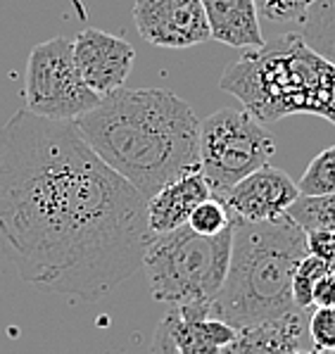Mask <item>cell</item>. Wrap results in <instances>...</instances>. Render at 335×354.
<instances>
[{
    "instance_id": "cell-1",
    "label": "cell",
    "mask_w": 335,
    "mask_h": 354,
    "mask_svg": "<svg viewBox=\"0 0 335 354\" xmlns=\"http://www.w3.org/2000/svg\"><path fill=\"white\" fill-rule=\"evenodd\" d=\"M148 200L74 122L21 110L0 129V250L21 281L100 297L143 266Z\"/></svg>"
},
{
    "instance_id": "cell-2",
    "label": "cell",
    "mask_w": 335,
    "mask_h": 354,
    "mask_svg": "<svg viewBox=\"0 0 335 354\" xmlns=\"http://www.w3.org/2000/svg\"><path fill=\"white\" fill-rule=\"evenodd\" d=\"M74 124L95 155L145 200L200 169V119L171 91L119 88Z\"/></svg>"
},
{
    "instance_id": "cell-3",
    "label": "cell",
    "mask_w": 335,
    "mask_h": 354,
    "mask_svg": "<svg viewBox=\"0 0 335 354\" xmlns=\"http://www.w3.org/2000/svg\"><path fill=\"white\" fill-rule=\"evenodd\" d=\"M229 274L214 297L209 317L245 330L293 317V276L307 257V233L288 214L274 221H242L231 216Z\"/></svg>"
},
{
    "instance_id": "cell-4",
    "label": "cell",
    "mask_w": 335,
    "mask_h": 354,
    "mask_svg": "<svg viewBox=\"0 0 335 354\" xmlns=\"http://www.w3.org/2000/svg\"><path fill=\"white\" fill-rule=\"evenodd\" d=\"M219 86L259 124L293 114L326 119L335 91V62L312 50L297 31H288L231 64Z\"/></svg>"
},
{
    "instance_id": "cell-5",
    "label": "cell",
    "mask_w": 335,
    "mask_h": 354,
    "mask_svg": "<svg viewBox=\"0 0 335 354\" xmlns=\"http://www.w3.org/2000/svg\"><path fill=\"white\" fill-rule=\"evenodd\" d=\"M231 236L233 224L212 238L200 236L191 226L155 236L143 257L153 297L169 307L207 304L212 309L229 274Z\"/></svg>"
},
{
    "instance_id": "cell-6",
    "label": "cell",
    "mask_w": 335,
    "mask_h": 354,
    "mask_svg": "<svg viewBox=\"0 0 335 354\" xmlns=\"http://www.w3.org/2000/svg\"><path fill=\"white\" fill-rule=\"evenodd\" d=\"M200 171L212 193L226 195L238 181L267 167L276 155V143L245 110L212 112L200 122Z\"/></svg>"
},
{
    "instance_id": "cell-7",
    "label": "cell",
    "mask_w": 335,
    "mask_h": 354,
    "mask_svg": "<svg viewBox=\"0 0 335 354\" xmlns=\"http://www.w3.org/2000/svg\"><path fill=\"white\" fill-rule=\"evenodd\" d=\"M100 100L81 79L72 38H50L31 50L24 76L26 112L52 122H77L95 110Z\"/></svg>"
},
{
    "instance_id": "cell-8",
    "label": "cell",
    "mask_w": 335,
    "mask_h": 354,
    "mask_svg": "<svg viewBox=\"0 0 335 354\" xmlns=\"http://www.w3.org/2000/svg\"><path fill=\"white\" fill-rule=\"evenodd\" d=\"M238 330L209 317L207 304H178L160 319L150 354H219Z\"/></svg>"
},
{
    "instance_id": "cell-9",
    "label": "cell",
    "mask_w": 335,
    "mask_h": 354,
    "mask_svg": "<svg viewBox=\"0 0 335 354\" xmlns=\"http://www.w3.org/2000/svg\"><path fill=\"white\" fill-rule=\"evenodd\" d=\"M133 24L138 34L157 48H193L209 41L202 0H136Z\"/></svg>"
},
{
    "instance_id": "cell-10",
    "label": "cell",
    "mask_w": 335,
    "mask_h": 354,
    "mask_svg": "<svg viewBox=\"0 0 335 354\" xmlns=\"http://www.w3.org/2000/svg\"><path fill=\"white\" fill-rule=\"evenodd\" d=\"M74 62L93 93L100 97L124 88L136 62V50L128 41L100 29H84L72 38Z\"/></svg>"
},
{
    "instance_id": "cell-11",
    "label": "cell",
    "mask_w": 335,
    "mask_h": 354,
    "mask_svg": "<svg viewBox=\"0 0 335 354\" xmlns=\"http://www.w3.org/2000/svg\"><path fill=\"white\" fill-rule=\"evenodd\" d=\"M297 198H300V190L293 178L283 169L267 165L238 181L224 195V205L236 219L259 224V221H274L288 214L290 205Z\"/></svg>"
},
{
    "instance_id": "cell-12",
    "label": "cell",
    "mask_w": 335,
    "mask_h": 354,
    "mask_svg": "<svg viewBox=\"0 0 335 354\" xmlns=\"http://www.w3.org/2000/svg\"><path fill=\"white\" fill-rule=\"evenodd\" d=\"M212 195V188L200 169H191L162 186L148 200V226L153 236H164L181 226H188L193 209Z\"/></svg>"
},
{
    "instance_id": "cell-13",
    "label": "cell",
    "mask_w": 335,
    "mask_h": 354,
    "mask_svg": "<svg viewBox=\"0 0 335 354\" xmlns=\"http://www.w3.org/2000/svg\"><path fill=\"white\" fill-rule=\"evenodd\" d=\"M209 24V38L231 48H264L255 0H202Z\"/></svg>"
},
{
    "instance_id": "cell-14",
    "label": "cell",
    "mask_w": 335,
    "mask_h": 354,
    "mask_svg": "<svg viewBox=\"0 0 335 354\" xmlns=\"http://www.w3.org/2000/svg\"><path fill=\"white\" fill-rule=\"evenodd\" d=\"M309 314L312 312H297L278 324L238 330L219 354H293L300 350L305 335H309Z\"/></svg>"
},
{
    "instance_id": "cell-15",
    "label": "cell",
    "mask_w": 335,
    "mask_h": 354,
    "mask_svg": "<svg viewBox=\"0 0 335 354\" xmlns=\"http://www.w3.org/2000/svg\"><path fill=\"white\" fill-rule=\"evenodd\" d=\"M297 34L312 50L335 62V0H314Z\"/></svg>"
},
{
    "instance_id": "cell-16",
    "label": "cell",
    "mask_w": 335,
    "mask_h": 354,
    "mask_svg": "<svg viewBox=\"0 0 335 354\" xmlns=\"http://www.w3.org/2000/svg\"><path fill=\"white\" fill-rule=\"evenodd\" d=\"M288 216L305 233L331 231L335 233V195H318V198H300L290 205Z\"/></svg>"
},
{
    "instance_id": "cell-17",
    "label": "cell",
    "mask_w": 335,
    "mask_h": 354,
    "mask_svg": "<svg viewBox=\"0 0 335 354\" xmlns=\"http://www.w3.org/2000/svg\"><path fill=\"white\" fill-rule=\"evenodd\" d=\"M297 190L305 198L335 195V145L321 150L309 162V167L305 169L302 178L297 181Z\"/></svg>"
},
{
    "instance_id": "cell-18",
    "label": "cell",
    "mask_w": 335,
    "mask_h": 354,
    "mask_svg": "<svg viewBox=\"0 0 335 354\" xmlns=\"http://www.w3.org/2000/svg\"><path fill=\"white\" fill-rule=\"evenodd\" d=\"M328 274H333V271L314 254H307L297 264L293 276V302L297 304V309H305V312L314 309V288Z\"/></svg>"
},
{
    "instance_id": "cell-19",
    "label": "cell",
    "mask_w": 335,
    "mask_h": 354,
    "mask_svg": "<svg viewBox=\"0 0 335 354\" xmlns=\"http://www.w3.org/2000/svg\"><path fill=\"white\" fill-rule=\"evenodd\" d=\"M188 226L193 228L200 236H219L226 228H231V212L229 207L224 205V200H217L212 195L209 200H204L202 205H198L193 209L191 219H188Z\"/></svg>"
},
{
    "instance_id": "cell-20",
    "label": "cell",
    "mask_w": 335,
    "mask_h": 354,
    "mask_svg": "<svg viewBox=\"0 0 335 354\" xmlns=\"http://www.w3.org/2000/svg\"><path fill=\"white\" fill-rule=\"evenodd\" d=\"M259 17L269 24H295L302 29L314 0H255Z\"/></svg>"
},
{
    "instance_id": "cell-21",
    "label": "cell",
    "mask_w": 335,
    "mask_h": 354,
    "mask_svg": "<svg viewBox=\"0 0 335 354\" xmlns=\"http://www.w3.org/2000/svg\"><path fill=\"white\" fill-rule=\"evenodd\" d=\"M307 330L318 352H335V307L312 309Z\"/></svg>"
},
{
    "instance_id": "cell-22",
    "label": "cell",
    "mask_w": 335,
    "mask_h": 354,
    "mask_svg": "<svg viewBox=\"0 0 335 354\" xmlns=\"http://www.w3.org/2000/svg\"><path fill=\"white\" fill-rule=\"evenodd\" d=\"M307 252L314 254L335 271V233L331 231H312L307 233Z\"/></svg>"
},
{
    "instance_id": "cell-23",
    "label": "cell",
    "mask_w": 335,
    "mask_h": 354,
    "mask_svg": "<svg viewBox=\"0 0 335 354\" xmlns=\"http://www.w3.org/2000/svg\"><path fill=\"white\" fill-rule=\"evenodd\" d=\"M335 307V276L328 274L316 283L314 288V309Z\"/></svg>"
},
{
    "instance_id": "cell-24",
    "label": "cell",
    "mask_w": 335,
    "mask_h": 354,
    "mask_svg": "<svg viewBox=\"0 0 335 354\" xmlns=\"http://www.w3.org/2000/svg\"><path fill=\"white\" fill-rule=\"evenodd\" d=\"M326 119L335 127V91H333V100H331V107H328V114H326Z\"/></svg>"
},
{
    "instance_id": "cell-25",
    "label": "cell",
    "mask_w": 335,
    "mask_h": 354,
    "mask_svg": "<svg viewBox=\"0 0 335 354\" xmlns=\"http://www.w3.org/2000/svg\"><path fill=\"white\" fill-rule=\"evenodd\" d=\"M293 354H323V352H318V350H297Z\"/></svg>"
},
{
    "instance_id": "cell-26",
    "label": "cell",
    "mask_w": 335,
    "mask_h": 354,
    "mask_svg": "<svg viewBox=\"0 0 335 354\" xmlns=\"http://www.w3.org/2000/svg\"><path fill=\"white\" fill-rule=\"evenodd\" d=\"M323 354H335V352H323Z\"/></svg>"
},
{
    "instance_id": "cell-27",
    "label": "cell",
    "mask_w": 335,
    "mask_h": 354,
    "mask_svg": "<svg viewBox=\"0 0 335 354\" xmlns=\"http://www.w3.org/2000/svg\"><path fill=\"white\" fill-rule=\"evenodd\" d=\"M333 276H335V271H333Z\"/></svg>"
}]
</instances>
